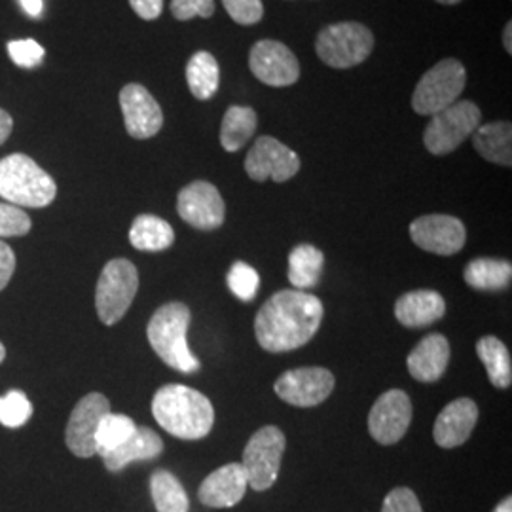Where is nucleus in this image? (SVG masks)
Listing matches in <instances>:
<instances>
[{
	"label": "nucleus",
	"mask_w": 512,
	"mask_h": 512,
	"mask_svg": "<svg viewBox=\"0 0 512 512\" xmlns=\"http://www.w3.org/2000/svg\"><path fill=\"white\" fill-rule=\"evenodd\" d=\"M323 315V302L315 294L279 291L256 313V342L270 353L302 348L321 327Z\"/></svg>",
	"instance_id": "1"
},
{
	"label": "nucleus",
	"mask_w": 512,
	"mask_h": 512,
	"mask_svg": "<svg viewBox=\"0 0 512 512\" xmlns=\"http://www.w3.org/2000/svg\"><path fill=\"white\" fill-rule=\"evenodd\" d=\"M152 416L160 427L177 439L200 440L207 437L215 423L211 401L192 387L164 385L152 399Z\"/></svg>",
	"instance_id": "2"
},
{
	"label": "nucleus",
	"mask_w": 512,
	"mask_h": 512,
	"mask_svg": "<svg viewBox=\"0 0 512 512\" xmlns=\"http://www.w3.org/2000/svg\"><path fill=\"white\" fill-rule=\"evenodd\" d=\"M190 310L183 302H169L158 308L148 321V342L156 355L177 372L194 374L200 370L198 357L188 348Z\"/></svg>",
	"instance_id": "3"
},
{
	"label": "nucleus",
	"mask_w": 512,
	"mask_h": 512,
	"mask_svg": "<svg viewBox=\"0 0 512 512\" xmlns=\"http://www.w3.org/2000/svg\"><path fill=\"white\" fill-rule=\"evenodd\" d=\"M57 184L40 165L25 154L0 160V198L16 207L40 209L54 202Z\"/></svg>",
	"instance_id": "4"
},
{
	"label": "nucleus",
	"mask_w": 512,
	"mask_h": 512,
	"mask_svg": "<svg viewBox=\"0 0 512 512\" xmlns=\"http://www.w3.org/2000/svg\"><path fill=\"white\" fill-rule=\"evenodd\" d=\"M374 50V35L363 23L344 21L325 27L315 40L317 57L332 69H351L365 63Z\"/></svg>",
	"instance_id": "5"
},
{
	"label": "nucleus",
	"mask_w": 512,
	"mask_h": 512,
	"mask_svg": "<svg viewBox=\"0 0 512 512\" xmlns=\"http://www.w3.org/2000/svg\"><path fill=\"white\" fill-rule=\"evenodd\" d=\"M139 291V272L126 258H114L103 268L95 289V308L101 323L116 325Z\"/></svg>",
	"instance_id": "6"
},
{
	"label": "nucleus",
	"mask_w": 512,
	"mask_h": 512,
	"mask_svg": "<svg viewBox=\"0 0 512 512\" xmlns=\"http://www.w3.org/2000/svg\"><path fill=\"white\" fill-rule=\"evenodd\" d=\"M480 120L482 112L473 101H456L431 116L423 131V145L435 156L452 154L475 133Z\"/></svg>",
	"instance_id": "7"
},
{
	"label": "nucleus",
	"mask_w": 512,
	"mask_h": 512,
	"mask_svg": "<svg viewBox=\"0 0 512 512\" xmlns=\"http://www.w3.org/2000/svg\"><path fill=\"white\" fill-rule=\"evenodd\" d=\"M467 71L454 57L439 61L423 74L412 95V109L421 116H433L454 105L465 90Z\"/></svg>",
	"instance_id": "8"
},
{
	"label": "nucleus",
	"mask_w": 512,
	"mask_h": 512,
	"mask_svg": "<svg viewBox=\"0 0 512 512\" xmlns=\"http://www.w3.org/2000/svg\"><path fill=\"white\" fill-rule=\"evenodd\" d=\"M287 448L283 431L275 425L258 429L243 450V469L249 480V488L255 492L270 490L279 476L281 459Z\"/></svg>",
	"instance_id": "9"
},
{
	"label": "nucleus",
	"mask_w": 512,
	"mask_h": 512,
	"mask_svg": "<svg viewBox=\"0 0 512 512\" xmlns=\"http://www.w3.org/2000/svg\"><path fill=\"white\" fill-rule=\"evenodd\" d=\"M300 165L298 154L270 135L258 137L245 158V171L256 183L268 179L287 183L300 171Z\"/></svg>",
	"instance_id": "10"
},
{
	"label": "nucleus",
	"mask_w": 512,
	"mask_h": 512,
	"mask_svg": "<svg viewBox=\"0 0 512 512\" xmlns=\"http://www.w3.org/2000/svg\"><path fill=\"white\" fill-rule=\"evenodd\" d=\"M334 374L321 366H302L283 372L274 384L281 401L298 408L325 403L334 389Z\"/></svg>",
	"instance_id": "11"
},
{
	"label": "nucleus",
	"mask_w": 512,
	"mask_h": 512,
	"mask_svg": "<svg viewBox=\"0 0 512 512\" xmlns=\"http://www.w3.org/2000/svg\"><path fill=\"white\" fill-rule=\"evenodd\" d=\"M249 69L266 86L287 88L300 78V63L289 46L279 40H258L249 54Z\"/></svg>",
	"instance_id": "12"
},
{
	"label": "nucleus",
	"mask_w": 512,
	"mask_h": 512,
	"mask_svg": "<svg viewBox=\"0 0 512 512\" xmlns=\"http://www.w3.org/2000/svg\"><path fill=\"white\" fill-rule=\"evenodd\" d=\"M181 219L196 230H217L226 219V203L219 188L207 181H194L184 186L177 198Z\"/></svg>",
	"instance_id": "13"
},
{
	"label": "nucleus",
	"mask_w": 512,
	"mask_h": 512,
	"mask_svg": "<svg viewBox=\"0 0 512 512\" xmlns=\"http://www.w3.org/2000/svg\"><path fill=\"white\" fill-rule=\"evenodd\" d=\"M110 412L109 399L101 393H88L71 412L65 431V442L76 458L97 456L95 433L101 420Z\"/></svg>",
	"instance_id": "14"
},
{
	"label": "nucleus",
	"mask_w": 512,
	"mask_h": 512,
	"mask_svg": "<svg viewBox=\"0 0 512 512\" xmlns=\"http://www.w3.org/2000/svg\"><path fill=\"white\" fill-rule=\"evenodd\" d=\"M412 421L410 397L401 389H391L378 397L368 414V431L382 446L403 439Z\"/></svg>",
	"instance_id": "15"
},
{
	"label": "nucleus",
	"mask_w": 512,
	"mask_h": 512,
	"mask_svg": "<svg viewBox=\"0 0 512 512\" xmlns=\"http://www.w3.org/2000/svg\"><path fill=\"white\" fill-rule=\"evenodd\" d=\"M410 238L427 253L456 255L467 239L461 220L450 215H423L410 224Z\"/></svg>",
	"instance_id": "16"
},
{
	"label": "nucleus",
	"mask_w": 512,
	"mask_h": 512,
	"mask_svg": "<svg viewBox=\"0 0 512 512\" xmlns=\"http://www.w3.org/2000/svg\"><path fill=\"white\" fill-rule=\"evenodd\" d=\"M124 124L133 139H150L164 126V112L145 86L128 84L120 92Z\"/></svg>",
	"instance_id": "17"
},
{
	"label": "nucleus",
	"mask_w": 512,
	"mask_h": 512,
	"mask_svg": "<svg viewBox=\"0 0 512 512\" xmlns=\"http://www.w3.org/2000/svg\"><path fill=\"white\" fill-rule=\"evenodd\" d=\"M249 488V480L241 463H228L207 476L198 490L205 507L230 509L236 507Z\"/></svg>",
	"instance_id": "18"
},
{
	"label": "nucleus",
	"mask_w": 512,
	"mask_h": 512,
	"mask_svg": "<svg viewBox=\"0 0 512 512\" xmlns=\"http://www.w3.org/2000/svg\"><path fill=\"white\" fill-rule=\"evenodd\" d=\"M478 421V406L473 399H458L442 408L433 427L440 448H458L465 444Z\"/></svg>",
	"instance_id": "19"
},
{
	"label": "nucleus",
	"mask_w": 512,
	"mask_h": 512,
	"mask_svg": "<svg viewBox=\"0 0 512 512\" xmlns=\"http://www.w3.org/2000/svg\"><path fill=\"white\" fill-rule=\"evenodd\" d=\"M448 361H450L448 340L439 332H433L425 336L408 355V372L421 384H433V382H439L444 376Z\"/></svg>",
	"instance_id": "20"
},
{
	"label": "nucleus",
	"mask_w": 512,
	"mask_h": 512,
	"mask_svg": "<svg viewBox=\"0 0 512 512\" xmlns=\"http://www.w3.org/2000/svg\"><path fill=\"white\" fill-rule=\"evenodd\" d=\"M446 313V302L442 294L431 289L410 291L403 294L395 304L397 321L408 329H423L440 321Z\"/></svg>",
	"instance_id": "21"
},
{
	"label": "nucleus",
	"mask_w": 512,
	"mask_h": 512,
	"mask_svg": "<svg viewBox=\"0 0 512 512\" xmlns=\"http://www.w3.org/2000/svg\"><path fill=\"white\" fill-rule=\"evenodd\" d=\"M164 452V440L150 427H137L124 444L109 454H103V463L110 473H120L135 461H150Z\"/></svg>",
	"instance_id": "22"
},
{
	"label": "nucleus",
	"mask_w": 512,
	"mask_h": 512,
	"mask_svg": "<svg viewBox=\"0 0 512 512\" xmlns=\"http://www.w3.org/2000/svg\"><path fill=\"white\" fill-rule=\"evenodd\" d=\"M476 152L492 164L512 165V126L511 122H492L478 126L473 133Z\"/></svg>",
	"instance_id": "23"
},
{
	"label": "nucleus",
	"mask_w": 512,
	"mask_h": 512,
	"mask_svg": "<svg viewBox=\"0 0 512 512\" xmlns=\"http://www.w3.org/2000/svg\"><path fill=\"white\" fill-rule=\"evenodd\" d=\"M129 241L137 251L158 253L173 245L175 232L167 220L156 215H139L131 224Z\"/></svg>",
	"instance_id": "24"
},
{
	"label": "nucleus",
	"mask_w": 512,
	"mask_h": 512,
	"mask_svg": "<svg viewBox=\"0 0 512 512\" xmlns=\"http://www.w3.org/2000/svg\"><path fill=\"white\" fill-rule=\"evenodd\" d=\"M463 277L478 291H503L511 285L512 264L499 258H476L467 264Z\"/></svg>",
	"instance_id": "25"
},
{
	"label": "nucleus",
	"mask_w": 512,
	"mask_h": 512,
	"mask_svg": "<svg viewBox=\"0 0 512 512\" xmlns=\"http://www.w3.org/2000/svg\"><path fill=\"white\" fill-rule=\"evenodd\" d=\"M325 255L315 245L302 243L294 247L289 255V281L296 291L313 289L323 272Z\"/></svg>",
	"instance_id": "26"
},
{
	"label": "nucleus",
	"mask_w": 512,
	"mask_h": 512,
	"mask_svg": "<svg viewBox=\"0 0 512 512\" xmlns=\"http://www.w3.org/2000/svg\"><path fill=\"white\" fill-rule=\"evenodd\" d=\"M258 126V116L251 107L232 105L226 110L220 126V145L226 152H238L251 141Z\"/></svg>",
	"instance_id": "27"
},
{
	"label": "nucleus",
	"mask_w": 512,
	"mask_h": 512,
	"mask_svg": "<svg viewBox=\"0 0 512 512\" xmlns=\"http://www.w3.org/2000/svg\"><path fill=\"white\" fill-rule=\"evenodd\" d=\"M186 82L192 95L200 101H207L219 92L220 67L215 55L209 52L192 55L186 65Z\"/></svg>",
	"instance_id": "28"
},
{
	"label": "nucleus",
	"mask_w": 512,
	"mask_h": 512,
	"mask_svg": "<svg viewBox=\"0 0 512 512\" xmlns=\"http://www.w3.org/2000/svg\"><path fill=\"white\" fill-rule=\"evenodd\" d=\"M476 353L488 372L490 382L499 389H509L512 384V365L507 346L495 336H484L476 344Z\"/></svg>",
	"instance_id": "29"
},
{
	"label": "nucleus",
	"mask_w": 512,
	"mask_h": 512,
	"mask_svg": "<svg viewBox=\"0 0 512 512\" xmlns=\"http://www.w3.org/2000/svg\"><path fill=\"white\" fill-rule=\"evenodd\" d=\"M150 495L158 512H190V501L181 480L158 469L150 476Z\"/></svg>",
	"instance_id": "30"
},
{
	"label": "nucleus",
	"mask_w": 512,
	"mask_h": 512,
	"mask_svg": "<svg viewBox=\"0 0 512 512\" xmlns=\"http://www.w3.org/2000/svg\"><path fill=\"white\" fill-rule=\"evenodd\" d=\"M135 429H137V425L129 416L109 412L101 420L97 427V433H95L97 456H103V454H109L112 450H116L120 444H124L135 433Z\"/></svg>",
	"instance_id": "31"
},
{
	"label": "nucleus",
	"mask_w": 512,
	"mask_h": 512,
	"mask_svg": "<svg viewBox=\"0 0 512 512\" xmlns=\"http://www.w3.org/2000/svg\"><path fill=\"white\" fill-rule=\"evenodd\" d=\"M31 414H33V404L27 399L25 393L10 391L0 397V423L4 427H10V429L21 427L31 420Z\"/></svg>",
	"instance_id": "32"
},
{
	"label": "nucleus",
	"mask_w": 512,
	"mask_h": 512,
	"mask_svg": "<svg viewBox=\"0 0 512 512\" xmlns=\"http://www.w3.org/2000/svg\"><path fill=\"white\" fill-rule=\"evenodd\" d=\"M260 285V275L247 262H236L228 272V287L241 302L255 300Z\"/></svg>",
	"instance_id": "33"
},
{
	"label": "nucleus",
	"mask_w": 512,
	"mask_h": 512,
	"mask_svg": "<svg viewBox=\"0 0 512 512\" xmlns=\"http://www.w3.org/2000/svg\"><path fill=\"white\" fill-rule=\"evenodd\" d=\"M29 215L12 203H0V238H19L31 232Z\"/></svg>",
	"instance_id": "34"
},
{
	"label": "nucleus",
	"mask_w": 512,
	"mask_h": 512,
	"mask_svg": "<svg viewBox=\"0 0 512 512\" xmlns=\"http://www.w3.org/2000/svg\"><path fill=\"white\" fill-rule=\"evenodd\" d=\"M8 54L21 69H35L44 61L46 50L33 38H21L8 42Z\"/></svg>",
	"instance_id": "35"
},
{
	"label": "nucleus",
	"mask_w": 512,
	"mask_h": 512,
	"mask_svg": "<svg viewBox=\"0 0 512 512\" xmlns=\"http://www.w3.org/2000/svg\"><path fill=\"white\" fill-rule=\"evenodd\" d=\"M222 6L239 25H255L264 18L262 0H222Z\"/></svg>",
	"instance_id": "36"
},
{
	"label": "nucleus",
	"mask_w": 512,
	"mask_h": 512,
	"mask_svg": "<svg viewBox=\"0 0 512 512\" xmlns=\"http://www.w3.org/2000/svg\"><path fill=\"white\" fill-rule=\"evenodd\" d=\"M171 14L179 21L209 19L215 14V0H171Z\"/></svg>",
	"instance_id": "37"
},
{
	"label": "nucleus",
	"mask_w": 512,
	"mask_h": 512,
	"mask_svg": "<svg viewBox=\"0 0 512 512\" xmlns=\"http://www.w3.org/2000/svg\"><path fill=\"white\" fill-rule=\"evenodd\" d=\"M382 512H423L420 499L410 488H395L384 499Z\"/></svg>",
	"instance_id": "38"
},
{
	"label": "nucleus",
	"mask_w": 512,
	"mask_h": 512,
	"mask_svg": "<svg viewBox=\"0 0 512 512\" xmlns=\"http://www.w3.org/2000/svg\"><path fill=\"white\" fill-rule=\"evenodd\" d=\"M14 270H16V255L10 249V245L0 241V291L6 289V285L14 275Z\"/></svg>",
	"instance_id": "39"
},
{
	"label": "nucleus",
	"mask_w": 512,
	"mask_h": 512,
	"mask_svg": "<svg viewBox=\"0 0 512 512\" xmlns=\"http://www.w3.org/2000/svg\"><path fill=\"white\" fill-rule=\"evenodd\" d=\"M133 12L141 19H158L164 10V0H129Z\"/></svg>",
	"instance_id": "40"
},
{
	"label": "nucleus",
	"mask_w": 512,
	"mask_h": 512,
	"mask_svg": "<svg viewBox=\"0 0 512 512\" xmlns=\"http://www.w3.org/2000/svg\"><path fill=\"white\" fill-rule=\"evenodd\" d=\"M12 129H14L12 116H10L6 110L0 109V145L6 143V139H8L10 133H12Z\"/></svg>",
	"instance_id": "41"
},
{
	"label": "nucleus",
	"mask_w": 512,
	"mask_h": 512,
	"mask_svg": "<svg viewBox=\"0 0 512 512\" xmlns=\"http://www.w3.org/2000/svg\"><path fill=\"white\" fill-rule=\"evenodd\" d=\"M19 4L25 10V14L31 18H40L44 10V0H19Z\"/></svg>",
	"instance_id": "42"
},
{
	"label": "nucleus",
	"mask_w": 512,
	"mask_h": 512,
	"mask_svg": "<svg viewBox=\"0 0 512 512\" xmlns=\"http://www.w3.org/2000/svg\"><path fill=\"white\" fill-rule=\"evenodd\" d=\"M512 23L509 21L505 25V31H503V46L507 50V54H512Z\"/></svg>",
	"instance_id": "43"
},
{
	"label": "nucleus",
	"mask_w": 512,
	"mask_h": 512,
	"mask_svg": "<svg viewBox=\"0 0 512 512\" xmlns=\"http://www.w3.org/2000/svg\"><path fill=\"white\" fill-rule=\"evenodd\" d=\"M494 512H512V499L511 497H505L497 507H495Z\"/></svg>",
	"instance_id": "44"
},
{
	"label": "nucleus",
	"mask_w": 512,
	"mask_h": 512,
	"mask_svg": "<svg viewBox=\"0 0 512 512\" xmlns=\"http://www.w3.org/2000/svg\"><path fill=\"white\" fill-rule=\"evenodd\" d=\"M440 4H446V6H454V4H458L461 0H437Z\"/></svg>",
	"instance_id": "45"
},
{
	"label": "nucleus",
	"mask_w": 512,
	"mask_h": 512,
	"mask_svg": "<svg viewBox=\"0 0 512 512\" xmlns=\"http://www.w3.org/2000/svg\"><path fill=\"white\" fill-rule=\"evenodd\" d=\"M4 357H6V349L2 346V342H0V363L4 361Z\"/></svg>",
	"instance_id": "46"
}]
</instances>
